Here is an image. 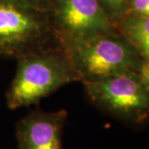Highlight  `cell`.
Wrapping results in <instances>:
<instances>
[{"mask_svg": "<svg viewBox=\"0 0 149 149\" xmlns=\"http://www.w3.org/2000/svg\"><path fill=\"white\" fill-rule=\"evenodd\" d=\"M111 20L118 27L119 22L128 14L130 0H99Z\"/></svg>", "mask_w": 149, "mask_h": 149, "instance_id": "cell-8", "label": "cell"}, {"mask_svg": "<svg viewBox=\"0 0 149 149\" xmlns=\"http://www.w3.org/2000/svg\"><path fill=\"white\" fill-rule=\"evenodd\" d=\"M128 13L149 17V0H130Z\"/></svg>", "mask_w": 149, "mask_h": 149, "instance_id": "cell-9", "label": "cell"}, {"mask_svg": "<svg viewBox=\"0 0 149 149\" xmlns=\"http://www.w3.org/2000/svg\"><path fill=\"white\" fill-rule=\"evenodd\" d=\"M41 1H42V2H50L51 0H41Z\"/></svg>", "mask_w": 149, "mask_h": 149, "instance_id": "cell-11", "label": "cell"}, {"mask_svg": "<svg viewBox=\"0 0 149 149\" xmlns=\"http://www.w3.org/2000/svg\"><path fill=\"white\" fill-rule=\"evenodd\" d=\"M54 46L61 45L42 1L0 0V57L17 59Z\"/></svg>", "mask_w": 149, "mask_h": 149, "instance_id": "cell-2", "label": "cell"}, {"mask_svg": "<svg viewBox=\"0 0 149 149\" xmlns=\"http://www.w3.org/2000/svg\"><path fill=\"white\" fill-rule=\"evenodd\" d=\"M82 83L91 101L113 116L132 124H142L149 118V86L138 71Z\"/></svg>", "mask_w": 149, "mask_h": 149, "instance_id": "cell-4", "label": "cell"}, {"mask_svg": "<svg viewBox=\"0 0 149 149\" xmlns=\"http://www.w3.org/2000/svg\"><path fill=\"white\" fill-rule=\"evenodd\" d=\"M67 112L34 110L16 124L17 149H64L62 133Z\"/></svg>", "mask_w": 149, "mask_h": 149, "instance_id": "cell-6", "label": "cell"}, {"mask_svg": "<svg viewBox=\"0 0 149 149\" xmlns=\"http://www.w3.org/2000/svg\"><path fill=\"white\" fill-rule=\"evenodd\" d=\"M81 82L139 71L143 58L122 34L105 33L61 46Z\"/></svg>", "mask_w": 149, "mask_h": 149, "instance_id": "cell-3", "label": "cell"}, {"mask_svg": "<svg viewBox=\"0 0 149 149\" xmlns=\"http://www.w3.org/2000/svg\"><path fill=\"white\" fill-rule=\"evenodd\" d=\"M50 17L60 45L116 32L99 0H51Z\"/></svg>", "mask_w": 149, "mask_h": 149, "instance_id": "cell-5", "label": "cell"}, {"mask_svg": "<svg viewBox=\"0 0 149 149\" xmlns=\"http://www.w3.org/2000/svg\"><path fill=\"white\" fill-rule=\"evenodd\" d=\"M80 81L61 46L43 48L17 58L15 76L6 94L10 109L36 104L59 88Z\"/></svg>", "mask_w": 149, "mask_h": 149, "instance_id": "cell-1", "label": "cell"}, {"mask_svg": "<svg viewBox=\"0 0 149 149\" xmlns=\"http://www.w3.org/2000/svg\"><path fill=\"white\" fill-rule=\"evenodd\" d=\"M139 72L145 83L149 86V58L143 61Z\"/></svg>", "mask_w": 149, "mask_h": 149, "instance_id": "cell-10", "label": "cell"}, {"mask_svg": "<svg viewBox=\"0 0 149 149\" xmlns=\"http://www.w3.org/2000/svg\"><path fill=\"white\" fill-rule=\"evenodd\" d=\"M118 28L143 60L149 58V17L128 13L119 22Z\"/></svg>", "mask_w": 149, "mask_h": 149, "instance_id": "cell-7", "label": "cell"}]
</instances>
